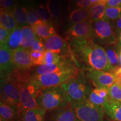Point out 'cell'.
Here are the masks:
<instances>
[{
    "instance_id": "42",
    "label": "cell",
    "mask_w": 121,
    "mask_h": 121,
    "mask_svg": "<svg viewBox=\"0 0 121 121\" xmlns=\"http://www.w3.org/2000/svg\"><path fill=\"white\" fill-rule=\"evenodd\" d=\"M115 29H116L115 30L117 34H119L121 33V17L116 20Z\"/></svg>"
},
{
    "instance_id": "7",
    "label": "cell",
    "mask_w": 121,
    "mask_h": 121,
    "mask_svg": "<svg viewBox=\"0 0 121 121\" xmlns=\"http://www.w3.org/2000/svg\"><path fill=\"white\" fill-rule=\"evenodd\" d=\"M22 85L13 76L1 82V102L18 106L20 89Z\"/></svg>"
},
{
    "instance_id": "6",
    "label": "cell",
    "mask_w": 121,
    "mask_h": 121,
    "mask_svg": "<svg viewBox=\"0 0 121 121\" xmlns=\"http://www.w3.org/2000/svg\"><path fill=\"white\" fill-rule=\"evenodd\" d=\"M38 90L39 89L30 81L22 86L20 89L19 103L17 106L19 116L28 110L39 108L37 102Z\"/></svg>"
},
{
    "instance_id": "19",
    "label": "cell",
    "mask_w": 121,
    "mask_h": 121,
    "mask_svg": "<svg viewBox=\"0 0 121 121\" xmlns=\"http://www.w3.org/2000/svg\"><path fill=\"white\" fill-rule=\"evenodd\" d=\"M47 111L40 107L32 109L19 116V121H44Z\"/></svg>"
},
{
    "instance_id": "2",
    "label": "cell",
    "mask_w": 121,
    "mask_h": 121,
    "mask_svg": "<svg viewBox=\"0 0 121 121\" xmlns=\"http://www.w3.org/2000/svg\"><path fill=\"white\" fill-rule=\"evenodd\" d=\"M39 107L47 112H52L69 105L61 86L39 89L37 94Z\"/></svg>"
},
{
    "instance_id": "11",
    "label": "cell",
    "mask_w": 121,
    "mask_h": 121,
    "mask_svg": "<svg viewBox=\"0 0 121 121\" xmlns=\"http://www.w3.org/2000/svg\"><path fill=\"white\" fill-rule=\"evenodd\" d=\"M87 77L96 87H106L108 89L116 82L115 76L111 72L91 69L87 74Z\"/></svg>"
},
{
    "instance_id": "27",
    "label": "cell",
    "mask_w": 121,
    "mask_h": 121,
    "mask_svg": "<svg viewBox=\"0 0 121 121\" xmlns=\"http://www.w3.org/2000/svg\"><path fill=\"white\" fill-rule=\"evenodd\" d=\"M61 59L62 57L60 54L49 50L45 49L44 52L43 58L42 59L40 65H50L58 63L61 60Z\"/></svg>"
},
{
    "instance_id": "43",
    "label": "cell",
    "mask_w": 121,
    "mask_h": 121,
    "mask_svg": "<svg viewBox=\"0 0 121 121\" xmlns=\"http://www.w3.org/2000/svg\"><path fill=\"white\" fill-rule=\"evenodd\" d=\"M98 4H103L106 5V3H107V0H97Z\"/></svg>"
},
{
    "instance_id": "16",
    "label": "cell",
    "mask_w": 121,
    "mask_h": 121,
    "mask_svg": "<svg viewBox=\"0 0 121 121\" xmlns=\"http://www.w3.org/2000/svg\"><path fill=\"white\" fill-rule=\"evenodd\" d=\"M0 121H19L17 106L1 102Z\"/></svg>"
},
{
    "instance_id": "30",
    "label": "cell",
    "mask_w": 121,
    "mask_h": 121,
    "mask_svg": "<svg viewBox=\"0 0 121 121\" xmlns=\"http://www.w3.org/2000/svg\"><path fill=\"white\" fill-rule=\"evenodd\" d=\"M27 10H28V23L30 26H33L43 22L37 10L32 8L27 9Z\"/></svg>"
},
{
    "instance_id": "38",
    "label": "cell",
    "mask_w": 121,
    "mask_h": 121,
    "mask_svg": "<svg viewBox=\"0 0 121 121\" xmlns=\"http://www.w3.org/2000/svg\"><path fill=\"white\" fill-rule=\"evenodd\" d=\"M1 9L5 10H13L14 8V0H1Z\"/></svg>"
},
{
    "instance_id": "17",
    "label": "cell",
    "mask_w": 121,
    "mask_h": 121,
    "mask_svg": "<svg viewBox=\"0 0 121 121\" xmlns=\"http://www.w3.org/2000/svg\"><path fill=\"white\" fill-rule=\"evenodd\" d=\"M103 108L107 118L113 121H121V102L109 98Z\"/></svg>"
},
{
    "instance_id": "48",
    "label": "cell",
    "mask_w": 121,
    "mask_h": 121,
    "mask_svg": "<svg viewBox=\"0 0 121 121\" xmlns=\"http://www.w3.org/2000/svg\"></svg>"
},
{
    "instance_id": "26",
    "label": "cell",
    "mask_w": 121,
    "mask_h": 121,
    "mask_svg": "<svg viewBox=\"0 0 121 121\" xmlns=\"http://www.w3.org/2000/svg\"><path fill=\"white\" fill-rule=\"evenodd\" d=\"M114 45H107L106 46L105 49L107 58H108L110 66L112 68V71L116 68L119 67V65H120L119 54L115 50Z\"/></svg>"
},
{
    "instance_id": "1",
    "label": "cell",
    "mask_w": 121,
    "mask_h": 121,
    "mask_svg": "<svg viewBox=\"0 0 121 121\" xmlns=\"http://www.w3.org/2000/svg\"><path fill=\"white\" fill-rule=\"evenodd\" d=\"M73 51L91 69L95 70L111 72L105 49L95 43L92 39H76L69 38Z\"/></svg>"
},
{
    "instance_id": "29",
    "label": "cell",
    "mask_w": 121,
    "mask_h": 121,
    "mask_svg": "<svg viewBox=\"0 0 121 121\" xmlns=\"http://www.w3.org/2000/svg\"><path fill=\"white\" fill-rule=\"evenodd\" d=\"M121 17V6L115 7H106L104 19L107 20H117Z\"/></svg>"
},
{
    "instance_id": "18",
    "label": "cell",
    "mask_w": 121,
    "mask_h": 121,
    "mask_svg": "<svg viewBox=\"0 0 121 121\" xmlns=\"http://www.w3.org/2000/svg\"><path fill=\"white\" fill-rule=\"evenodd\" d=\"M37 35L31 26L26 25L22 27L21 33V47L30 49L35 41Z\"/></svg>"
},
{
    "instance_id": "4",
    "label": "cell",
    "mask_w": 121,
    "mask_h": 121,
    "mask_svg": "<svg viewBox=\"0 0 121 121\" xmlns=\"http://www.w3.org/2000/svg\"><path fill=\"white\" fill-rule=\"evenodd\" d=\"M78 70L64 71L45 75H31L30 81L39 89L61 86L77 76Z\"/></svg>"
},
{
    "instance_id": "3",
    "label": "cell",
    "mask_w": 121,
    "mask_h": 121,
    "mask_svg": "<svg viewBox=\"0 0 121 121\" xmlns=\"http://www.w3.org/2000/svg\"><path fill=\"white\" fill-rule=\"evenodd\" d=\"M69 104L87 100L91 91L90 86L84 78L75 77L61 85Z\"/></svg>"
},
{
    "instance_id": "44",
    "label": "cell",
    "mask_w": 121,
    "mask_h": 121,
    "mask_svg": "<svg viewBox=\"0 0 121 121\" xmlns=\"http://www.w3.org/2000/svg\"><path fill=\"white\" fill-rule=\"evenodd\" d=\"M119 62H120V65L121 66V47H120V51H119Z\"/></svg>"
},
{
    "instance_id": "37",
    "label": "cell",
    "mask_w": 121,
    "mask_h": 121,
    "mask_svg": "<svg viewBox=\"0 0 121 121\" xmlns=\"http://www.w3.org/2000/svg\"><path fill=\"white\" fill-rule=\"evenodd\" d=\"M92 90L95 94H96L98 95L103 98H109L108 89L106 88V87H96Z\"/></svg>"
},
{
    "instance_id": "12",
    "label": "cell",
    "mask_w": 121,
    "mask_h": 121,
    "mask_svg": "<svg viewBox=\"0 0 121 121\" xmlns=\"http://www.w3.org/2000/svg\"><path fill=\"white\" fill-rule=\"evenodd\" d=\"M44 43L46 50H49L65 56L71 54V49L68 42L56 33L45 40Z\"/></svg>"
},
{
    "instance_id": "34",
    "label": "cell",
    "mask_w": 121,
    "mask_h": 121,
    "mask_svg": "<svg viewBox=\"0 0 121 121\" xmlns=\"http://www.w3.org/2000/svg\"><path fill=\"white\" fill-rule=\"evenodd\" d=\"M44 52H37L30 50V57L34 66H39L40 65L42 59L43 58Z\"/></svg>"
},
{
    "instance_id": "15",
    "label": "cell",
    "mask_w": 121,
    "mask_h": 121,
    "mask_svg": "<svg viewBox=\"0 0 121 121\" xmlns=\"http://www.w3.org/2000/svg\"><path fill=\"white\" fill-rule=\"evenodd\" d=\"M70 105V104H69ZM49 121H78L71 106L52 111L49 117Z\"/></svg>"
},
{
    "instance_id": "40",
    "label": "cell",
    "mask_w": 121,
    "mask_h": 121,
    "mask_svg": "<svg viewBox=\"0 0 121 121\" xmlns=\"http://www.w3.org/2000/svg\"><path fill=\"white\" fill-rule=\"evenodd\" d=\"M77 6L80 9H89L92 6L90 0H82L79 2L77 3Z\"/></svg>"
},
{
    "instance_id": "39",
    "label": "cell",
    "mask_w": 121,
    "mask_h": 121,
    "mask_svg": "<svg viewBox=\"0 0 121 121\" xmlns=\"http://www.w3.org/2000/svg\"><path fill=\"white\" fill-rule=\"evenodd\" d=\"M111 72L114 74L116 78L115 83L121 86V66L114 69Z\"/></svg>"
},
{
    "instance_id": "46",
    "label": "cell",
    "mask_w": 121,
    "mask_h": 121,
    "mask_svg": "<svg viewBox=\"0 0 121 121\" xmlns=\"http://www.w3.org/2000/svg\"><path fill=\"white\" fill-rule=\"evenodd\" d=\"M76 1V2L78 3V2H80V1H82V0H75Z\"/></svg>"
},
{
    "instance_id": "21",
    "label": "cell",
    "mask_w": 121,
    "mask_h": 121,
    "mask_svg": "<svg viewBox=\"0 0 121 121\" xmlns=\"http://www.w3.org/2000/svg\"><path fill=\"white\" fill-rule=\"evenodd\" d=\"M0 24L1 26L4 27L11 32L19 26L17 22L14 18L11 10H1L0 13Z\"/></svg>"
},
{
    "instance_id": "41",
    "label": "cell",
    "mask_w": 121,
    "mask_h": 121,
    "mask_svg": "<svg viewBox=\"0 0 121 121\" xmlns=\"http://www.w3.org/2000/svg\"><path fill=\"white\" fill-rule=\"evenodd\" d=\"M121 6V0H107L106 7H115Z\"/></svg>"
},
{
    "instance_id": "36",
    "label": "cell",
    "mask_w": 121,
    "mask_h": 121,
    "mask_svg": "<svg viewBox=\"0 0 121 121\" xmlns=\"http://www.w3.org/2000/svg\"><path fill=\"white\" fill-rule=\"evenodd\" d=\"M11 31L4 28V27H0V45H5L8 40Z\"/></svg>"
},
{
    "instance_id": "5",
    "label": "cell",
    "mask_w": 121,
    "mask_h": 121,
    "mask_svg": "<svg viewBox=\"0 0 121 121\" xmlns=\"http://www.w3.org/2000/svg\"><path fill=\"white\" fill-rule=\"evenodd\" d=\"M70 105L78 121H104L103 108L94 105L87 100Z\"/></svg>"
},
{
    "instance_id": "14",
    "label": "cell",
    "mask_w": 121,
    "mask_h": 121,
    "mask_svg": "<svg viewBox=\"0 0 121 121\" xmlns=\"http://www.w3.org/2000/svg\"><path fill=\"white\" fill-rule=\"evenodd\" d=\"M13 60L15 69L27 70L33 66L30 57V49L20 47L13 52Z\"/></svg>"
},
{
    "instance_id": "20",
    "label": "cell",
    "mask_w": 121,
    "mask_h": 121,
    "mask_svg": "<svg viewBox=\"0 0 121 121\" xmlns=\"http://www.w3.org/2000/svg\"><path fill=\"white\" fill-rule=\"evenodd\" d=\"M31 27L35 34L44 40H46L56 34L55 29L50 22H42L41 23Z\"/></svg>"
},
{
    "instance_id": "28",
    "label": "cell",
    "mask_w": 121,
    "mask_h": 121,
    "mask_svg": "<svg viewBox=\"0 0 121 121\" xmlns=\"http://www.w3.org/2000/svg\"><path fill=\"white\" fill-rule=\"evenodd\" d=\"M47 7L51 17H58L61 13V5L58 0H48Z\"/></svg>"
},
{
    "instance_id": "33",
    "label": "cell",
    "mask_w": 121,
    "mask_h": 121,
    "mask_svg": "<svg viewBox=\"0 0 121 121\" xmlns=\"http://www.w3.org/2000/svg\"><path fill=\"white\" fill-rule=\"evenodd\" d=\"M38 12L40 18L43 22H50L51 16L47 6L45 7L43 5H40L38 9Z\"/></svg>"
},
{
    "instance_id": "23",
    "label": "cell",
    "mask_w": 121,
    "mask_h": 121,
    "mask_svg": "<svg viewBox=\"0 0 121 121\" xmlns=\"http://www.w3.org/2000/svg\"><path fill=\"white\" fill-rule=\"evenodd\" d=\"M106 5L103 4H97L92 6L89 10V18L91 22H94L103 19L105 15Z\"/></svg>"
},
{
    "instance_id": "8",
    "label": "cell",
    "mask_w": 121,
    "mask_h": 121,
    "mask_svg": "<svg viewBox=\"0 0 121 121\" xmlns=\"http://www.w3.org/2000/svg\"><path fill=\"white\" fill-rule=\"evenodd\" d=\"M95 35L100 43L106 46L114 45L117 40L113 25L108 20L102 19L93 22Z\"/></svg>"
},
{
    "instance_id": "9",
    "label": "cell",
    "mask_w": 121,
    "mask_h": 121,
    "mask_svg": "<svg viewBox=\"0 0 121 121\" xmlns=\"http://www.w3.org/2000/svg\"><path fill=\"white\" fill-rule=\"evenodd\" d=\"M13 52L6 45L0 47V71L1 82L10 78L15 69L13 60Z\"/></svg>"
},
{
    "instance_id": "13",
    "label": "cell",
    "mask_w": 121,
    "mask_h": 121,
    "mask_svg": "<svg viewBox=\"0 0 121 121\" xmlns=\"http://www.w3.org/2000/svg\"><path fill=\"white\" fill-rule=\"evenodd\" d=\"M70 70H78V69L72 61L63 60L62 58L61 60L58 63L38 66L35 70L34 75H41Z\"/></svg>"
},
{
    "instance_id": "31",
    "label": "cell",
    "mask_w": 121,
    "mask_h": 121,
    "mask_svg": "<svg viewBox=\"0 0 121 121\" xmlns=\"http://www.w3.org/2000/svg\"><path fill=\"white\" fill-rule=\"evenodd\" d=\"M108 90L110 99L121 102V86L115 83L109 87Z\"/></svg>"
},
{
    "instance_id": "25",
    "label": "cell",
    "mask_w": 121,
    "mask_h": 121,
    "mask_svg": "<svg viewBox=\"0 0 121 121\" xmlns=\"http://www.w3.org/2000/svg\"><path fill=\"white\" fill-rule=\"evenodd\" d=\"M69 19L74 24L90 19L89 9H78L73 10L69 13Z\"/></svg>"
},
{
    "instance_id": "45",
    "label": "cell",
    "mask_w": 121,
    "mask_h": 121,
    "mask_svg": "<svg viewBox=\"0 0 121 121\" xmlns=\"http://www.w3.org/2000/svg\"><path fill=\"white\" fill-rule=\"evenodd\" d=\"M118 40H119V45H120V47H121V33L119 34Z\"/></svg>"
},
{
    "instance_id": "24",
    "label": "cell",
    "mask_w": 121,
    "mask_h": 121,
    "mask_svg": "<svg viewBox=\"0 0 121 121\" xmlns=\"http://www.w3.org/2000/svg\"><path fill=\"white\" fill-rule=\"evenodd\" d=\"M14 18L20 26H24L28 25V10L22 7H15L12 10Z\"/></svg>"
},
{
    "instance_id": "47",
    "label": "cell",
    "mask_w": 121,
    "mask_h": 121,
    "mask_svg": "<svg viewBox=\"0 0 121 121\" xmlns=\"http://www.w3.org/2000/svg\"><path fill=\"white\" fill-rule=\"evenodd\" d=\"M24 1H32V0H24Z\"/></svg>"
},
{
    "instance_id": "22",
    "label": "cell",
    "mask_w": 121,
    "mask_h": 121,
    "mask_svg": "<svg viewBox=\"0 0 121 121\" xmlns=\"http://www.w3.org/2000/svg\"><path fill=\"white\" fill-rule=\"evenodd\" d=\"M22 26H18L10 33L6 45L11 51H14L21 47V33Z\"/></svg>"
},
{
    "instance_id": "32",
    "label": "cell",
    "mask_w": 121,
    "mask_h": 121,
    "mask_svg": "<svg viewBox=\"0 0 121 121\" xmlns=\"http://www.w3.org/2000/svg\"><path fill=\"white\" fill-rule=\"evenodd\" d=\"M109 99L108 98H103L99 95H98L96 94H95L93 90H91L90 94H89L88 99L87 100L90 102L91 103H92L94 105L99 106V107H103L105 103L108 101V100Z\"/></svg>"
},
{
    "instance_id": "10",
    "label": "cell",
    "mask_w": 121,
    "mask_h": 121,
    "mask_svg": "<svg viewBox=\"0 0 121 121\" xmlns=\"http://www.w3.org/2000/svg\"><path fill=\"white\" fill-rule=\"evenodd\" d=\"M68 34L76 39H91L95 35L93 22L89 19L73 24L68 30Z\"/></svg>"
},
{
    "instance_id": "35",
    "label": "cell",
    "mask_w": 121,
    "mask_h": 121,
    "mask_svg": "<svg viewBox=\"0 0 121 121\" xmlns=\"http://www.w3.org/2000/svg\"><path fill=\"white\" fill-rule=\"evenodd\" d=\"M30 50L33 51H37V52H44L45 49L44 47V43L43 42V39L37 35V38H36L35 41L34 43L33 44V46L31 47Z\"/></svg>"
}]
</instances>
